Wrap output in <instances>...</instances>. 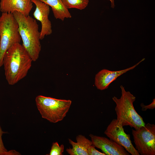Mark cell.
I'll list each match as a JSON object with an SVG mask.
<instances>
[{
    "label": "cell",
    "mask_w": 155,
    "mask_h": 155,
    "mask_svg": "<svg viewBox=\"0 0 155 155\" xmlns=\"http://www.w3.org/2000/svg\"><path fill=\"white\" fill-rule=\"evenodd\" d=\"M136 149L140 155H155V125L149 123L137 129H132Z\"/></svg>",
    "instance_id": "obj_6"
},
{
    "label": "cell",
    "mask_w": 155,
    "mask_h": 155,
    "mask_svg": "<svg viewBox=\"0 0 155 155\" xmlns=\"http://www.w3.org/2000/svg\"><path fill=\"white\" fill-rule=\"evenodd\" d=\"M36 6L33 16L39 21L41 24L40 39H43L46 36L50 35L52 32L51 22L49 18L50 13L49 6L40 0H31Z\"/></svg>",
    "instance_id": "obj_8"
},
{
    "label": "cell",
    "mask_w": 155,
    "mask_h": 155,
    "mask_svg": "<svg viewBox=\"0 0 155 155\" xmlns=\"http://www.w3.org/2000/svg\"><path fill=\"white\" fill-rule=\"evenodd\" d=\"M13 14L18 25V30L22 45L33 61L38 59L41 50L40 32L36 20L31 16L17 12Z\"/></svg>",
    "instance_id": "obj_2"
},
{
    "label": "cell",
    "mask_w": 155,
    "mask_h": 155,
    "mask_svg": "<svg viewBox=\"0 0 155 155\" xmlns=\"http://www.w3.org/2000/svg\"><path fill=\"white\" fill-rule=\"evenodd\" d=\"M40 0L51 7L56 19L63 21L65 18H71L70 13L65 6L61 0Z\"/></svg>",
    "instance_id": "obj_13"
},
{
    "label": "cell",
    "mask_w": 155,
    "mask_h": 155,
    "mask_svg": "<svg viewBox=\"0 0 155 155\" xmlns=\"http://www.w3.org/2000/svg\"><path fill=\"white\" fill-rule=\"evenodd\" d=\"M18 27L13 13H2L0 16V68L3 65L6 51L13 44L21 42Z\"/></svg>",
    "instance_id": "obj_5"
},
{
    "label": "cell",
    "mask_w": 155,
    "mask_h": 155,
    "mask_svg": "<svg viewBox=\"0 0 155 155\" xmlns=\"http://www.w3.org/2000/svg\"><path fill=\"white\" fill-rule=\"evenodd\" d=\"M33 61L20 43L12 45L5 52L3 59L6 79L10 85H14L24 78Z\"/></svg>",
    "instance_id": "obj_1"
},
{
    "label": "cell",
    "mask_w": 155,
    "mask_h": 155,
    "mask_svg": "<svg viewBox=\"0 0 155 155\" xmlns=\"http://www.w3.org/2000/svg\"><path fill=\"white\" fill-rule=\"evenodd\" d=\"M88 155H106L103 152H101L97 150L92 145H90L88 149Z\"/></svg>",
    "instance_id": "obj_17"
},
{
    "label": "cell",
    "mask_w": 155,
    "mask_h": 155,
    "mask_svg": "<svg viewBox=\"0 0 155 155\" xmlns=\"http://www.w3.org/2000/svg\"><path fill=\"white\" fill-rule=\"evenodd\" d=\"M89 136L92 145L100 149L106 155H129L123 147L110 139L91 134Z\"/></svg>",
    "instance_id": "obj_9"
},
{
    "label": "cell",
    "mask_w": 155,
    "mask_h": 155,
    "mask_svg": "<svg viewBox=\"0 0 155 155\" xmlns=\"http://www.w3.org/2000/svg\"><path fill=\"white\" fill-rule=\"evenodd\" d=\"M64 5L67 9L75 8L82 10L88 6L89 0H61Z\"/></svg>",
    "instance_id": "obj_14"
},
{
    "label": "cell",
    "mask_w": 155,
    "mask_h": 155,
    "mask_svg": "<svg viewBox=\"0 0 155 155\" xmlns=\"http://www.w3.org/2000/svg\"><path fill=\"white\" fill-rule=\"evenodd\" d=\"M140 106L142 107V110L143 111H145L148 109H154L155 108V99H153L152 102L150 104L145 105L142 103L140 104Z\"/></svg>",
    "instance_id": "obj_18"
},
{
    "label": "cell",
    "mask_w": 155,
    "mask_h": 155,
    "mask_svg": "<svg viewBox=\"0 0 155 155\" xmlns=\"http://www.w3.org/2000/svg\"><path fill=\"white\" fill-rule=\"evenodd\" d=\"M35 102L42 117L53 123L64 119L72 103L69 100L57 99L42 95L37 96Z\"/></svg>",
    "instance_id": "obj_4"
},
{
    "label": "cell",
    "mask_w": 155,
    "mask_h": 155,
    "mask_svg": "<svg viewBox=\"0 0 155 155\" xmlns=\"http://www.w3.org/2000/svg\"><path fill=\"white\" fill-rule=\"evenodd\" d=\"M76 142L69 139V143L71 145V148L66 150L67 153L70 155H88V149L92 145L91 140L81 135L76 137Z\"/></svg>",
    "instance_id": "obj_12"
},
{
    "label": "cell",
    "mask_w": 155,
    "mask_h": 155,
    "mask_svg": "<svg viewBox=\"0 0 155 155\" xmlns=\"http://www.w3.org/2000/svg\"><path fill=\"white\" fill-rule=\"evenodd\" d=\"M104 133L110 139L123 147L132 155H140L132 144L130 135L125 132L123 127L117 119L112 121Z\"/></svg>",
    "instance_id": "obj_7"
},
{
    "label": "cell",
    "mask_w": 155,
    "mask_h": 155,
    "mask_svg": "<svg viewBox=\"0 0 155 155\" xmlns=\"http://www.w3.org/2000/svg\"><path fill=\"white\" fill-rule=\"evenodd\" d=\"M121 96L119 98L114 96L112 99L115 103V110L117 120L123 127L129 126L137 129L145 124L142 117L135 110L133 103L135 97L129 91H127L122 85L120 86Z\"/></svg>",
    "instance_id": "obj_3"
},
{
    "label": "cell",
    "mask_w": 155,
    "mask_h": 155,
    "mask_svg": "<svg viewBox=\"0 0 155 155\" xmlns=\"http://www.w3.org/2000/svg\"><path fill=\"white\" fill-rule=\"evenodd\" d=\"M111 2V7L112 8H114L115 6L114 0H107Z\"/></svg>",
    "instance_id": "obj_19"
},
{
    "label": "cell",
    "mask_w": 155,
    "mask_h": 155,
    "mask_svg": "<svg viewBox=\"0 0 155 155\" xmlns=\"http://www.w3.org/2000/svg\"><path fill=\"white\" fill-rule=\"evenodd\" d=\"M6 132L3 131L0 125V155H19L20 154L15 150L8 151L4 146L2 139L3 134Z\"/></svg>",
    "instance_id": "obj_15"
},
{
    "label": "cell",
    "mask_w": 155,
    "mask_h": 155,
    "mask_svg": "<svg viewBox=\"0 0 155 155\" xmlns=\"http://www.w3.org/2000/svg\"><path fill=\"white\" fill-rule=\"evenodd\" d=\"M64 146L63 144L59 146L58 142H53L49 154V155H62Z\"/></svg>",
    "instance_id": "obj_16"
},
{
    "label": "cell",
    "mask_w": 155,
    "mask_h": 155,
    "mask_svg": "<svg viewBox=\"0 0 155 155\" xmlns=\"http://www.w3.org/2000/svg\"><path fill=\"white\" fill-rule=\"evenodd\" d=\"M145 60L142 59L133 66L127 68L117 71H111L103 69L95 75L94 84L97 89L102 90L108 88L110 84L119 76L129 70L134 69Z\"/></svg>",
    "instance_id": "obj_10"
},
{
    "label": "cell",
    "mask_w": 155,
    "mask_h": 155,
    "mask_svg": "<svg viewBox=\"0 0 155 155\" xmlns=\"http://www.w3.org/2000/svg\"><path fill=\"white\" fill-rule=\"evenodd\" d=\"M33 3L31 0H1L0 10L2 13L17 12L28 16L32 9Z\"/></svg>",
    "instance_id": "obj_11"
}]
</instances>
